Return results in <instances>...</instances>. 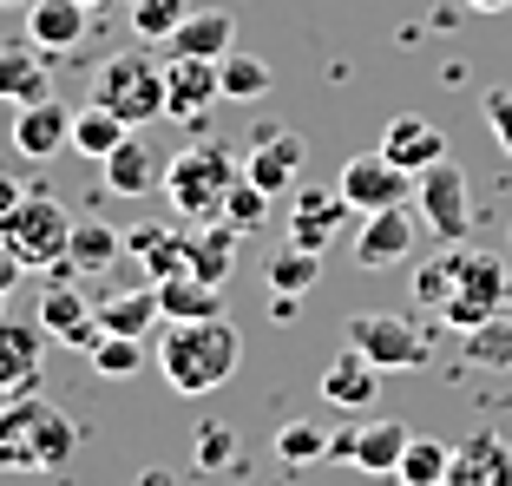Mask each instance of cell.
I'll return each instance as SVG.
<instances>
[{
  "label": "cell",
  "mask_w": 512,
  "mask_h": 486,
  "mask_svg": "<svg viewBox=\"0 0 512 486\" xmlns=\"http://www.w3.org/2000/svg\"><path fill=\"white\" fill-rule=\"evenodd\" d=\"M151 362H158V375H165L171 395L197 401V395H211V388H224V381L237 375L243 335H237V322H230V316H211V322H165V335H158Z\"/></svg>",
  "instance_id": "cell-1"
},
{
  "label": "cell",
  "mask_w": 512,
  "mask_h": 486,
  "mask_svg": "<svg viewBox=\"0 0 512 486\" xmlns=\"http://www.w3.org/2000/svg\"><path fill=\"white\" fill-rule=\"evenodd\" d=\"M79 447V421L46 395L0 401V467L7 473H60Z\"/></svg>",
  "instance_id": "cell-2"
},
{
  "label": "cell",
  "mask_w": 512,
  "mask_h": 486,
  "mask_svg": "<svg viewBox=\"0 0 512 486\" xmlns=\"http://www.w3.org/2000/svg\"><path fill=\"white\" fill-rule=\"evenodd\" d=\"M230 184H243V158L230 145H184L178 158H165V184L158 191L171 198V211L184 224H211V217H224Z\"/></svg>",
  "instance_id": "cell-3"
},
{
  "label": "cell",
  "mask_w": 512,
  "mask_h": 486,
  "mask_svg": "<svg viewBox=\"0 0 512 486\" xmlns=\"http://www.w3.org/2000/svg\"><path fill=\"white\" fill-rule=\"evenodd\" d=\"M92 106L119 112L125 125H151L165 119V66L145 60V53H112V60L92 66Z\"/></svg>",
  "instance_id": "cell-4"
},
{
  "label": "cell",
  "mask_w": 512,
  "mask_h": 486,
  "mask_svg": "<svg viewBox=\"0 0 512 486\" xmlns=\"http://www.w3.org/2000/svg\"><path fill=\"white\" fill-rule=\"evenodd\" d=\"M0 243H7V250L27 263V270H60L66 250H73V217H66L60 198L27 191L14 211L0 217Z\"/></svg>",
  "instance_id": "cell-5"
},
{
  "label": "cell",
  "mask_w": 512,
  "mask_h": 486,
  "mask_svg": "<svg viewBox=\"0 0 512 486\" xmlns=\"http://www.w3.org/2000/svg\"><path fill=\"white\" fill-rule=\"evenodd\" d=\"M512 309V276L506 263L493 257V250H460V270H453V296L440 303V322L460 335L486 329L493 316H506Z\"/></svg>",
  "instance_id": "cell-6"
},
{
  "label": "cell",
  "mask_w": 512,
  "mask_h": 486,
  "mask_svg": "<svg viewBox=\"0 0 512 486\" xmlns=\"http://www.w3.org/2000/svg\"><path fill=\"white\" fill-rule=\"evenodd\" d=\"M348 342H355L381 375H394V368H421L427 349H434V335L414 329L407 316H388V309H362V316H348Z\"/></svg>",
  "instance_id": "cell-7"
},
{
  "label": "cell",
  "mask_w": 512,
  "mask_h": 486,
  "mask_svg": "<svg viewBox=\"0 0 512 486\" xmlns=\"http://www.w3.org/2000/svg\"><path fill=\"white\" fill-rule=\"evenodd\" d=\"M414 211H421L427 237H440V243H467V230H473L467 171L453 165V158H440L434 171H421V184H414Z\"/></svg>",
  "instance_id": "cell-8"
},
{
  "label": "cell",
  "mask_w": 512,
  "mask_h": 486,
  "mask_svg": "<svg viewBox=\"0 0 512 486\" xmlns=\"http://www.w3.org/2000/svg\"><path fill=\"white\" fill-rule=\"evenodd\" d=\"M414 184H421V178H407L401 165H388L381 145H375V152L348 158L342 178H335V191L355 204V217H368V211H388V204H414Z\"/></svg>",
  "instance_id": "cell-9"
},
{
  "label": "cell",
  "mask_w": 512,
  "mask_h": 486,
  "mask_svg": "<svg viewBox=\"0 0 512 486\" xmlns=\"http://www.w3.org/2000/svg\"><path fill=\"white\" fill-rule=\"evenodd\" d=\"M302 158H309L302 132H289V125H263V132H256V145L243 152V178H250L263 198H283L289 184L302 178Z\"/></svg>",
  "instance_id": "cell-10"
},
{
  "label": "cell",
  "mask_w": 512,
  "mask_h": 486,
  "mask_svg": "<svg viewBox=\"0 0 512 486\" xmlns=\"http://www.w3.org/2000/svg\"><path fill=\"white\" fill-rule=\"evenodd\" d=\"M421 211L414 204H388V211H368L362 230H355V263L362 270H388V263H401L414 243H421Z\"/></svg>",
  "instance_id": "cell-11"
},
{
  "label": "cell",
  "mask_w": 512,
  "mask_h": 486,
  "mask_svg": "<svg viewBox=\"0 0 512 486\" xmlns=\"http://www.w3.org/2000/svg\"><path fill=\"white\" fill-rule=\"evenodd\" d=\"M46 342L53 335L40 322H0V401L7 395H33L40 388V368H46Z\"/></svg>",
  "instance_id": "cell-12"
},
{
  "label": "cell",
  "mask_w": 512,
  "mask_h": 486,
  "mask_svg": "<svg viewBox=\"0 0 512 486\" xmlns=\"http://www.w3.org/2000/svg\"><path fill=\"white\" fill-rule=\"evenodd\" d=\"M381 158L401 165L407 178H421V171H434L447 158V132L434 119H421V112H394L388 132H381Z\"/></svg>",
  "instance_id": "cell-13"
},
{
  "label": "cell",
  "mask_w": 512,
  "mask_h": 486,
  "mask_svg": "<svg viewBox=\"0 0 512 486\" xmlns=\"http://www.w3.org/2000/svg\"><path fill=\"white\" fill-rule=\"evenodd\" d=\"M217 99H224L217 60H165V112L178 125H197Z\"/></svg>",
  "instance_id": "cell-14"
},
{
  "label": "cell",
  "mask_w": 512,
  "mask_h": 486,
  "mask_svg": "<svg viewBox=\"0 0 512 486\" xmlns=\"http://www.w3.org/2000/svg\"><path fill=\"white\" fill-rule=\"evenodd\" d=\"M0 99L7 106H33V99H53V53H40L33 40H7L0 46Z\"/></svg>",
  "instance_id": "cell-15"
},
{
  "label": "cell",
  "mask_w": 512,
  "mask_h": 486,
  "mask_svg": "<svg viewBox=\"0 0 512 486\" xmlns=\"http://www.w3.org/2000/svg\"><path fill=\"white\" fill-rule=\"evenodd\" d=\"M348 217H355V204L342 191H296V204H289V243L296 250H329Z\"/></svg>",
  "instance_id": "cell-16"
},
{
  "label": "cell",
  "mask_w": 512,
  "mask_h": 486,
  "mask_svg": "<svg viewBox=\"0 0 512 486\" xmlns=\"http://www.w3.org/2000/svg\"><path fill=\"white\" fill-rule=\"evenodd\" d=\"M230 46H237V20L224 7H191L165 40V60H224Z\"/></svg>",
  "instance_id": "cell-17"
},
{
  "label": "cell",
  "mask_w": 512,
  "mask_h": 486,
  "mask_svg": "<svg viewBox=\"0 0 512 486\" xmlns=\"http://www.w3.org/2000/svg\"><path fill=\"white\" fill-rule=\"evenodd\" d=\"M14 152L20 158H53L73 152V112L60 99H33V106L14 112Z\"/></svg>",
  "instance_id": "cell-18"
},
{
  "label": "cell",
  "mask_w": 512,
  "mask_h": 486,
  "mask_svg": "<svg viewBox=\"0 0 512 486\" xmlns=\"http://www.w3.org/2000/svg\"><path fill=\"white\" fill-rule=\"evenodd\" d=\"M440 486H512V447L499 434H467L453 441V467Z\"/></svg>",
  "instance_id": "cell-19"
},
{
  "label": "cell",
  "mask_w": 512,
  "mask_h": 486,
  "mask_svg": "<svg viewBox=\"0 0 512 486\" xmlns=\"http://www.w3.org/2000/svg\"><path fill=\"white\" fill-rule=\"evenodd\" d=\"M375 395H381V368L368 362L355 342H348V349L322 368V401H335V408H348V414H362V408H375Z\"/></svg>",
  "instance_id": "cell-20"
},
{
  "label": "cell",
  "mask_w": 512,
  "mask_h": 486,
  "mask_svg": "<svg viewBox=\"0 0 512 486\" xmlns=\"http://www.w3.org/2000/svg\"><path fill=\"white\" fill-rule=\"evenodd\" d=\"M92 14L79 7V0H33L27 7V40L40 46V53H73L79 40H86Z\"/></svg>",
  "instance_id": "cell-21"
},
{
  "label": "cell",
  "mask_w": 512,
  "mask_h": 486,
  "mask_svg": "<svg viewBox=\"0 0 512 486\" xmlns=\"http://www.w3.org/2000/svg\"><path fill=\"white\" fill-rule=\"evenodd\" d=\"M99 171H106L112 198H151V191L165 184V165L151 158V145H145V138H138V132L125 138V145H119V152H112V158H106V165H99Z\"/></svg>",
  "instance_id": "cell-22"
},
{
  "label": "cell",
  "mask_w": 512,
  "mask_h": 486,
  "mask_svg": "<svg viewBox=\"0 0 512 486\" xmlns=\"http://www.w3.org/2000/svg\"><path fill=\"white\" fill-rule=\"evenodd\" d=\"M99 322H106V335H158V322H165L158 283H138V289L106 296V303H99Z\"/></svg>",
  "instance_id": "cell-23"
},
{
  "label": "cell",
  "mask_w": 512,
  "mask_h": 486,
  "mask_svg": "<svg viewBox=\"0 0 512 486\" xmlns=\"http://www.w3.org/2000/svg\"><path fill=\"white\" fill-rule=\"evenodd\" d=\"M237 224L211 217V224H191V276L204 283H230V263H237Z\"/></svg>",
  "instance_id": "cell-24"
},
{
  "label": "cell",
  "mask_w": 512,
  "mask_h": 486,
  "mask_svg": "<svg viewBox=\"0 0 512 486\" xmlns=\"http://www.w3.org/2000/svg\"><path fill=\"white\" fill-rule=\"evenodd\" d=\"M158 303H165V322H211V316H224V283L171 276V283H158Z\"/></svg>",
  "instance_id": "cell-25"
},
{
  "label": "cell",
  "mask_w": 512,
  "mask_h": 486,
  "mask_svg": "<svg viewBox=\"0 0 512 486\" xmlns=\"http://www.w3.org/2000/svg\"><path fill=\"white\" fill-rule=\"evenodd\" d=\"M125 138H132V125H125L119 112H106V106H79L73 112V152L92 158V165H106Z\"/></svg>",
  "instance_id": "cell-26"
},
{
  "label": "cell",
  "mask_w": 512,
  "mask_h": 486,
  "mask_svg": "<svg viewBox=\"0 0 512 486\" xmlns=\"http://www.w3.org/2000/svg\"><path fill=\"white\" fill-rule=\"evenodd\" d=\"M407 441H414V427H401V421L355 427V467H362V473H394L401 454H407Z\"/></svg>",
  "instance_id": "cell-27"
},
{
  "label": "cell",
  "mask_w": 512,
  "mask_h": 486,
  "mask_svg": "<svg viewBox=\"0 0 512 486\" xmlns=\"http://www.w3.org/2000/svg\"><path fill=\"white\" fill-rule=\"evenodd\" d=\"M46 276H53V283L40 289V316H33V322H40L46 335H66V329H73V322H86L92 309H86V296H79L73 270H46Z\"/></svg>",
  "instance_id": "cell-28"
},
{
  "label": "cell",
  "mask_w": 512,
  "mask_h": 486,
  "mask_svg": "<svg viewBox=\"0 0 512 486\" xmlns=\"http://www.w3.org/2000/svg\"><path fill=\"white\" fill-rule=\"evenodd\" d=\"M125 257V237L112 224H73V250H66V270L92 276V270H112Z\"/></svg>",
  "instance_id": "cell-29"
},
{
  "label": "cell",
  "mask_w": 512,
  "mask_h": 486,
  "mask_svg": "<svg viewBox=\"0 0 512 486\" xmlns=\"http://www.w3.org/2000/svg\"><path fill=\"white\" fill-rule=\"evenodd\" d=\"M453 467V441H440V434H414L401 454V467H394V480L401 486H440Z\"/></svg>",
  "instance_id": "cell-30"
},
{
  "label": "cell",
  "mask_w": 512,
  "mask_h": 486,
  "mask_svg": "<svg viewBox=\"0 0 512 486\" xmlns=\"http://www.w3.org/2000/svg\"><path fill=\"white\" fill-rule=\"evenodd\" d=\"M322 283V250H296V243H283L270 257V289L276 296H309V289Z\"/></svg>",
  "instance_id": "cell-31"
},
{
  "label": "cell",
  "mask_w": 512,
  "mask_h": 486,
  "mask_svg": "<svg viewBox=\"0 0 512 486\" xmlns=\"http://www.w3.org/2000/svg\"><path fill=\"white\" fill-rule=\"evenodd\" d=\"M217 79H224V99H263V92H270V60L230 46L224 60H217Z\"/></svg>",
  "instance_id": "cell-32"
},
{
  "label": "cell",
  "mask_w": 512,
  "mask_h": 486,
  "mask_svg": "<svg viewBox=\"0 0 512 486\" xmlns=\"http://www.w3.org/2000/svg\"><path fill=\"white\" fill-rule=\"evenodd\" d=\"M276 460H289V467H316V460H329V434H322L316 421H283L276 427Z\"/></svg>",
  "instance_id": "cell-33"
},
{
  "label": "cell",
  "mask_w": 512,
  "mask_h": 486,
  "mask_svg": "<svg viewBox=\"0 0 512 486\" xmlns=\"http://www.w3.org/2000/svg\"><path fill=\"white\" fill-rule=\"evenodd\" d=\"M184 14H191V0H132V33L145 46H165Z\"/></svg>",
  "instance_id": "cell-34"
},
{
  "label": "cell",
  "mask_w": 512,
  "mask_h": 486,
  "mask_svg": "<svg viewBox=\"0 0 512 486\" xmlns=\"http://www.w3.org/2000/svg\"><path fill=\"white\" fill-rule=\"evenodd\" d=\"M138 368H145V335H106L92 349V375H106V381H132Z\"/></svg>",
  "instance_id": "cell-35"
},
{
  "label": "cell",
  "mask_w": 512,
  "mask_h": 486,
  "mask_svg": "<svg viewBox=\"0 0 512 486\" xmlns=\"http://www.w3.org/2000/svg\"><path fill=\"white\" fill-rule=\"evenodd\" d=\"M460 250H467V243H447V257H434V263H421V270H414V296H421L427 309H440L453 296V270H460Z\"/></svg>",
  "instance_id": "cell-36"
},
{
  "label": "cell",
  "mask_w": 512,
  "mask_h": 486,
  "mask_svg": "<svg viewBox=\"0 0 512 486\" xmlns=\"http://www.w3.org/2000/svg\"><path fill=\"white\" fill-rule=\"evenodd\" d=\"M467 349H473V362H512V309H506V316H493L486 329H473Z\"/></svg>",
  "instance_id": "cell-37"
},
{
  "label": "cell",
  "mask_w": 512,
  "mask_h": 486,
  "mask_svg": "<svg viewBox=\"0 0 512 486\" xmlns=\"http://www.w3.org/2000/svg\"><path fill=\"white\" fill-rule=\"evenodd\" d=\"M263 211H270V198H263V191H256L250 178H243V184H230V198H224V224L256 230V224H263Z\"/></svg>",
  "instance_id": "cell-38"
},
{
  "label": "cell",
  "mask_w": 512,
  "mask_h": 486,
  "mask_svg": "<svg viewBox=\"0 0 512 486\" xmlns=\"http://www.w3.org/2000/svg\"><path fill=\"white\" fill-rule=\"evenodd\" d=\"M486 125H493L499 152L512 158V86H493V92H486Z\"/></svg>",
  "instance_id": "cell-39"
},
{
  "label": "cell",
  "mask_w": 512,
  "mask_h": 486,
  "mask_svg": "<svg viewBox=\"0 0 512 486\" xmlns=\"http://www.w3.org/2000/svg\"><path fill=\"white\" fill-rule=\"evenodd\" d=\"M224 460H230V427H204V434H197V467L217 473Z\"/></svg>",
  "instance_id": "cell-40"
},
{
  "label": "cell",
  "mask_w": 512,
  "mask_h": 486,
  "mask_svg": "<svg viewBox=\"0 0 512 486\" xmlns=\"http://www.w3.org/2000/svg\"><path fill=\"white\" fill-rule=\"evenodd\" d=\"M99 342H106V322H99V309H92L86 322H73V329L60 335V349H79V355H92Z\"/></svg>",
  "instance_id": "cell-41"
},
{
  "label": "cell",
  "mask_w": 512,
  "mask_h": 486,
  "mask_svg": "<svg viewBox=\"0 0 512 486\" xmlns=\"http://www.w3.org/2000/svg\"><path fill=\"white\" fill-rule=\"evenodd\" d=\"M20 276H27V263H20L14 250L0 243V296H14V289H20Z\"/></svg>",
  "instance_id": "cell-42"
},
{
  "label": "cell",
  "mask_w": 512,
  "mask_h": 486,
  "mask_svg": "<svg viewBox=\"0 0 512 486\" xmlns=\"http://www.w3.org/2000/svg\"><path fill=\"white\" fill-rule=\"evenodd\" d=\"M329 460L355 467V427H335V434H329Z\"/></svg>",
  "instance_id": "cell-43"
},
{
  "label": "cell",
  "mask_w": 512,
  "mask_h": 486,
  "mask_svg": "<svg viewBox=\"0 0 512 486\" xmlns=\"http://www.w3.org/2000/svg\"><path fill=\"white\" fill-rule=\"evenodd\" d=\"M20 198H27V191H20V178H7V171H0V217L14 211V204H20Z\"/></svg>",
  "instance_id": "cell-44"
},
{
  "label": "cell",
  "mask_w": 512,
  "mask_h": 486,
  "mask_svg": "<svg viewBox=\"0 0 512 486\" xmlns=\"http://www.w3.org/2000/svg\"><path fill=\"white\" fill-rule=\"evenodd\" d=\"M296 303H302V296H276V289H270V316L276 322H296Z\"/></svg>",
  "instance_id": "cell-45"
},
{
  "label": "cell",
  "mask_w": 512,
  "mask_h": 486,
  "mask_svg": "<svg viewBox=\"0 0 512 486\" xmlns=\"http://www.w3.org/2000/svg\"><path fill=\"white\" fill-rule=\"evenodd\" d=\"M467 7H473V14H506L512 0H467Z\"/></svg>",
  "instance_id": "cell-46"
},
{
  "label": "cell",
  "mask_w": 512,
  "mask_h": 486,
  "mask_svg": "<svg viewBox=\"0 0 512 486\" xmlns=\"http://www.w3.org/2000/svg\"><path fill=\"white\" fill-rule=\"evenodd\" d=\"M145 486H171V473H145Z\"/></svg>",
  "instance_id": "cell-47"
},
{
  "label": "cell",
  "mask_w": 512,
  "mask_h": 486,
  "mask_svg": "<svg viewBox=\"0 0 512 486\" xmlns=\"http://www.w3.org/2000/svg\"><path fill=\"white\" fill-rule=\"evenodd\" d=\"M79 7H86V14H99V7H112V0H79Z\"/></svg>",
  "instance_id": "cell-48"
},
{
  "label": "cell",
  "mask_w": 512,
  "mask_h": 486,
  "mask_svg": "<svg viewBox=\"0 0 512 486\" xmlns=\"http://www.w3.org/2000/svg\"><path fill=\"white\" fill-rule=\"evenodd\" d=\"M0 7H20V14H27V7H33V0H0Z\"/></svg>",
  "instance_id": "cell-49"
},
{
  "label": "cell",
  "mask_w": 512,
  "mask_h": 486,
  "mask_svg": "<svg viewBox=\"0 0 512 486\" xmlns=\"http://www.w3.org/2000/svg\"><path fill=\"white\" fill-rule=\"evenodd\" d=\"M0 322H7V296H0Z\"/></svg>",
  "instance_id": "cell-50"
}]
</instances>
